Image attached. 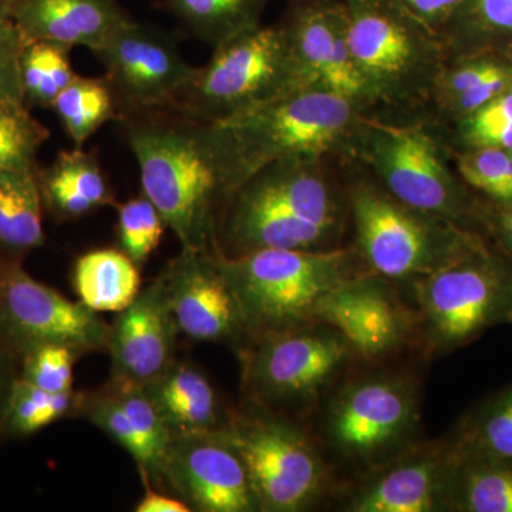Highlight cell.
I'll list each match as a JSON object with an SVG mask.
<instances>
[{
	"mask_svg": "<svg viewBox=\"0 0 512 512\" xmlns=\"http://www.w3.org/2000/svg\"><path fill=\"white\" fill-rule=\"evenodd\" d=\"M328 158H285L241 185L228 198L222 255L343 247L349 225L348 187L330 174Z\"/></svg>",
	"mask_w": 512,
	"mask_h": 512,
	"instance_id": "obj_1",
	"label": "cell"
},
{
	"mask_svg": "<svg viewBox=\"0 0 512 512\" xmlns=\"http://www.w3.org/2000/svg\"><path fill=\"white\" fill-rule=\"evenodd\" d=\"M369 111L322 87H303L244 113L202 121L231 197L262 168L292 157L346 156L360 120Z\"/></svg>",
	"mask_w": 512,
	"mask_h": 512,
	"instance_id": "obj_2",
	"label": "cell"
},
{
	"mask_svg": "<svg viewBox=\"0 0 512 512\" xmlns=\"http://www.w3.org/2000/svg\"><path fill=\"white\" fill-rule=\"evenodd\" d=\"M126 136L144 195L153 202L183 249L221 254L220 171L202 121L178 110L127 117Z\"/></svg>",
	"mask_w": 512,
	"mask_h": 512,
	"instance_id": "obj_3",
	"label": "cell"
},
{
	"mask_svg": "<svg viewBox=\"0 0 512 512\" xmlns=\"http://www.w3.org/2000/svg\"><path fill=\"white\" fill-rule=\"evenodd\" d=\"M384 365L346 376L316 409V440L326 457L359 474L389 463L423 440L419 377Z\"/></svg>",
	"mask_w": 512,
	"mask_h": 512,
	"instance_id": "obj_4",
	"label": "cell"
},
{
	"mask_svg": "<svg viewBox=\"0 0 512 512\" xmlns=\"http://www.w3.org/2000/svg\"><path fill=\"white\" fill-rule=\"evenodd\" d=\"M346 157L365 165L397 200L484 237L485 201L461 180L446 144L424 124L390 123L367 113Z\"/></svg>",
	"mask_w": 512,
	"mask_h": 512,
	"instance_id": "obj_5",
	"label": "cell"
},
{
	"mask_svg": "<svg viewBox=\"0 0 512 512\" xmlns=\"http://www.w3.org/2000/svg\"><path fill=\"white\" fill-rule=\"evenodd\" d=\"M218 262L237 296L248 340L315 322L330 291L369 272L352 247L259 249L238 256L220 254Z\"/></svg>",
	"mask_w": 512,
	"mask_h": 512,
	"instance_id": "obj_6",
	"label": "cell"
},
{
	"mask_svg": "<svg viewBox=\"0 0 512 512\" xmlns=\"http://www.w3.org/2000/svg\"><path fill=\"white\" fill-rule=\"evenodd\" d=\"M406 286L424 359L451 355L495 326L512 325V258L487 238Z\"/></svg>",
	"mask_w": 512,
	"mask_h": 512,
	"instance_id": "obj_7",
	"label": "cell"
},
{
	"mask_svg": "<svg viewBox=\"0 0 512 512\" xmlns=\"http://www.w3.org/2000/svg\"><path fill=\"white\" fill-rule=\"evenodd\" d=\"M355 249L372 274L399 285L433 274L476 247L483 235L394 198L375 178L348 185Z\"/></svg>",
	"mask_w": 512,
	"mask_h": 512,
	"instance_id": "obj_8",
	"label": "cell"
},
{
	"mask_svg": "<svg viewBox=\"0 0 512 512\" xmlns=\"http://www.w3.org/2000/svg\"><path fill=\"white\" fill-rule=\"evenodd\" d=\"M350 49L376 106L426 107L447 62L440 33L400 0H342Z\"/></svg>",
	"mask_w": 512,
	"mask_h": 512,
	"instance_id": "obj_9",
	"label": "cell"
},
{
	"mask_svg": "<svg viewBox=\"0 0 512 512\" xmlns=\"http://www.w3.org/2000/svg\"><path fill=\"white\" fill-rule=\"evenodd\" d=\"M241 348L252 402L282 414L318 409L359 362L348 340L319 320L249 339Z\"/></svg>",
	"mask_w": 512,
	"mask_h": 512,
	"instance_id": "obj_10",
	"label": "cell"
},
{
	"mask_svg": "<svg viewBox=\"0 0 512 512\" xmlns=\"http://www.w3.org/2000/svg\"><path fill=\"white\" fill-rule=\"evenodd\" d=\"M222 431L244 461L259 511H308L330 494L329 458L316 437L285 414L255 404L229 416Z\"/></svg>",
	"mask_w": 512,
	"mask_h": 512,
	"instance_id": "obj_11",
	"label": "cell"
},
{
	"mask_svg": "<svg viewBox=\"0 0 512 512\" xmlns=\"http://www.w3.org/2000/svg\"><path fill=\"white\" fill-rule=\"evenodd\" d=\"M303 87L311 86L285 29L259 25L214 47L210 62L195 67L177 110L201 121L228 119Z\"/></svg>",
	"mask_w": 512,
	"mask_h": 512,
	"instance_id": "obj_12",
	"label": "cell"
},
{
	"mask_svg": "<svg viewBox=\"0 0 512 512\" xmlns=\"http://www.w3.org/2000/svg\"><path fill=\"white\" fill-rule=\"evenodd\" d=\"M106 69L121 117L177 110L195 67L170 36L133 19L93 52Z\"/></svg>",
	"mask_w": 512,
	"mask_h": 512,
	"instance_id": "obj_13",
	"label": "cell"
},
{
	"mask_svg": "<svg viewBox=\"0 0 512 512\" xmlns=\"http://www.w3.org/2000/svg\"><path fill=\"white\" fill-rule=\"evenodd\" d=\"M316 320L338 330L365 365H382L403 350L419 348L412 302L399 284L363 272L342 282L320 302Z\"/></svg>",
	"mask_w": 512,
	"mask_h": 512,
	"instance_id": "obj_14",
	"label": "cell"
},
{
	"mask_svg": "<svg viewBox=\"0 0 512 512\" xmlns=\"http://www.w3.org/2000/svg\"><path fill=\"white\" fill-rule=\"evenodd\" d=\"M110 326L82 302L64 298L18 265H9L0 295V339L22 356L42 345H62L80 356L107 349Z\"/></svg>",
	"mask_w": 512,
	"mask_h": 512,
	"instance_id": "obj_15",
	"label": "cell"
},
{
	"mask_svg": "<svg viewBox=\"0 0 512 512\" xmlns=\"http://www.w3.org/2000/svg\"><path fill=\"white\" fill-rule=\"evenodd\" d=\"M160 480L192 511H259L244 461L222 430L173 437Z\"/></svg>",
	"mask_w": 512,
	"mask_h": 512,
	"instance_id": "obj_16",
	"label": "cell"
},
{
	"mask_svg": "<svg viewBox=\"0 0 512 512\" xmlns=\"http://www.w3.org/2000/svg\"><path fill=\"white\" fill-rule=\"evenodd\" d=\"M282 28L309 86L355 101L369 113L376 109L350 49L342 0H298Z\"/></svg>",
	"mask_w": 512,
	"mask_h": 512,
	"instance_id": "obj_17",
	"label": "cell"
},
{
	"mask_svg": "<svg viewBox=\"0 0 512 512\" xmlns=\"http://www.w3.org/2000/svg\"><path fill=\"white\" fill-rule=\"evenodd\" d=\"M453 454L447 439L421 440L402 456L359 474L343 493L348 512H446Z\"/></svg>",
	"mask_w": 512,
	"mask_h": 512,
	"instance_id": "obj_18",
	"label": "cell"
},
{
	"mask_svg": "<svg viewBox=\"0 0 512 512\" xmlns=\"http://www.w3.org/2000/svg\"><path fill=\"white\" fill-rule=\"evenodd\" d=\"M218 255L183 249L160 278L180 332L200 342L234 343L241 348L248 333Z\"/></svg>",
	"mask_w": 512,
	"mask_h": 512,
	"instance_id": "obj_19",
	"label": "cell"
},
{
	"mask_svg": "<svg viewBox=\"0 0 512 512\" xmlns=\"http://www.w3.org/2000/svg\"><path fill=\"white\" fill-rule=\"evenodd\" d=\"M178 332L163 279L157 278L110 326L113 380L146 386L163 375L175 362Z\"/></svg>",
	"mask_w": 512,
	"mask_h": 512,
	"instance_id": "obj_20",
	"label": "cell"
},
{
	"mask_svg": "<svg viewBox=\"0 0 512 512\" xmlns=\"http://www.w3.org/2000/svg\"><path fill=\"white\" fill-rule=\"evenodd\" d=\"M10 20L25 42L96 52L131 18L117 0H16Z\"/></svg>",
	"mask_w": 512,
	"mask_h": 512,
	"instance_id": "obj_21",
	"label": "cell"
},
{
	"mask_svg": "<svg viewBox=\"0 0 512 512\" xmlns=\"http://www.w3.org/2000/svg\"><path fill=\"white\" fill-rule=\"evenodd\" d=\"M512 86V53L476 50L448 56L426 107L437 127L446 128Z\"/></svg>",
	"mask_w": 512,
	"mask_h": 512,
	"instance_id": "obj_22",
	"label": "cell"
},
{
	"mask_svg": "<svg viewBox=\"0 0 512 512\" xmlns=\"http://www.w3.org/2000/svg\"><path fill=\"white\" fill-rule=\"evenodd\" d=\"M143 387L173 437L222 430L227 424L214 386L195 366L174 362Z\"/></svg>",
	"mask_w": 512,
	"mask_h": 512,
	"instance_id": "obj_23",
	"label": "cell"
},
{
	"mask_svg": "<svg viewBox=\"0 0 512 512\" xmlns=\"http://www.w3.org/2000/svg\"><path fill=\"white\" fill-rule=\"evenodd\" d=\"M39 183L43 201L59 220H76L114 202L96 156L80 147L62 151L55 163L40 171Z\"/></svg>",
	"mask_w": 512,
	"mask_h": 512,
	"instance_id": "obj_24",
	"label": "cell"
},
{
	"mask_svg": "<svg viewBox=\"0 0 512 512\" xmlns=\"http://www.w3.org/2000/svg\"><path fill=\"white\" fill-rule=\"evenodd\" d=\"M72 281L79 301L97 313L124 311L141 291L140 266L121 249H94L79 256Z\"/></svg>",
	"mask_w": 512,
	"mask_h": 512,
	"instance_id": "obj_25",
	"label": "cell"
},
{
	"mask_svg": "<svg viewBox=\"0 0 512 512\" xmlns=\"http://www.w3.org/2000/svg\"><path fill=\"white\" fill-rule=\"evenodd\" d=\"M451 454L446 512H512L511 460Z\"/></svg>",
	"mask_w": 512,
	"mask_h": 512,
	"instance_id": "obj_26",
	"label": "cell"
},
{
	"mask_svg": "<svg viewBox=\"0 0 512 512\" xmlns=\"http://www.w3.org/2000/svg\"><path fill=\"white\" fill-rule=\"evenodd\" d=\"M36 165L0 173V249L23 254L45 244Z\"/></svg>",
	"mask_w": 512,
	"mask_h": 512,
	"instance_id": "obj_27",
	"label": "cell"
},
{
	"mask_svg": "<svg viewBox=\"0 0 512 512\" xmlns=\"http://www.w3.org/2000/svg\"><path fill=\"white\" fill-rule=\"evenodd\" d=\"M447 441L456 454L512 461V382L471 407Z\"/></svg>",
	"mask_w": 512,
	"mask_h": 512,
	"instance_id": "obj_28",
	"label": "cell"
},
{
	"mask_svg": "<svg viewBox=\"0 0 512 512\" xmlns=\"http://www.w3.org/2000/svg\"><path fill=\"white\" fill-rule=\"evenodd\" d=\"M440 36L448 56L476 50L512 53V0H463Z\"/></svg>",
	"mask_w": 512,
	"mask_h": 512,
	"instance_id": "obj_29",
	"label": "cell"
},
{
	"mask_svg": "<svg viewBox=\"0 0 512 512\" xmlns=\"http://www.w3.org/2000/svg\"><path fill=\"white\" fill-rule=\"evenodd\" d=\"M269 0H161L158 8L212 47L262 25Z\"/></svg>",
	"mask_w": 512,
	"mask_h": 512,
	"instance_id": "obj_30",
	"label": "cell"
},
{
	"mask_svg": "<svg viewBox=\"0 0 512 512\" xmlns=\"http://www.w3.org/2000/svg\"><path fill=\"white\" fill-rule=\"evenodd\" d=\"M52 109L76 147H82L106 121L117 116L116 99L106 79L77 74L57 96Z\"/></svg>",
	"mask_w": 512,
	"mask_h": 512,
	"instance_id": "obj_31",
	"label": "cell"
},
{
	"mask_svg": "<svg viewBox=\"0 0 512 512\" xmlns=\"http://www.w3.org/2000/svg\"><path fill=\"white\" fill-rule=\"evenodd\" d=\"M69 49L47 42H25L20 55V82L26 106L52 107L72 82Z\"/></svg>",
	"mask_w": 512,
	"mask_h": 512,
	"instance_id": "obj_32",
	"label": "cell"
},
{
	"mask_svg": "<svg viewBox=\"0 0 512 512\" xmlns=\"http://www.w3.org/2000/svg\"><path fill=\"white\" fill-rule=\"evenodd\" d=\"M86 394L46 392L16 377L6 410L5 427L20 436H29L55 421L82 409Z\"/></svg>",
	"mask_w": 512,
	"mask_h": 512,
	"instance_id": "obj_33",
	"label": "cell"
},
{
	"mask_svg": "<svg viewBox=\"0 0 512 512\" xmlns=\"http://www.w3.org/2000/svg\"><path fill=\"white\" fill-rule=\"evenodd\" d=\"M444 131L446 136L440 138L450 151L471 148L512 150V86Z\"/></svg>",
	"mask_w": 512,
	"mask_h": 512,
	"instance_id": "obj_34",
	"label": "cell"
},
{
	"mask_svg": "<svg viewBox=\"0 0 512 512\" xmlns=\"http://www.w3.org/2000/svg\"><path fill=\"white\" fill-rule=\"evenodd\" d=\"M450 156L461 180L478 197L491 205L512 204V150L471 148L450 151Z\"/></svg>",
	"mask_w": 512,
	"mask_h": 512,
	"instance_id": "obj_35",
	"label": "cell"
},
{
	"mask_svg": "<svg viewBox=\"0 0 512 512\" xmlns=\"http://www.w3.org/2000/svg\"><path fill=\"white\" fill-rule=\"evenodd\" d=\"M49 131L25 104L0 101V173L35 164Z\"/></svg>",
	"mask_w": 512,
	"mask_h": 512,
	"instance_id": "obj_36",
	"label": "cell"
},
{
	"mask_svg": "<svg viewBox=\"0 0 512 512\" xmlns=\"http://www.w3.org/2000/svg\"><path fill=\"white\" fill-rule=\"evenodd\" d=\"M167 227L160 212L146 195L124 202L119 207L121 251L138 266H143L156 251Z\"/></svg>",
	"mask_w": 512,
	"mask_h": 512,
	"instance_id": "obj_37",
	"label": "cell"
},
{
	"mask_svg": "<svg viewBox=\"0 0 512 512\" xmlns=\"http://www.w3.org/2000/svg\"><path fill=\"white\" fill-rule=\"evenodd\" d=\"M80 412L92 421L94 426L99 427L107 436L120 444L134 458L140 471L150 473V457H148L147 448L136 427L114 399L109 387L93 396L84 397Z\"/></svg>",
	"mask_w": 512,
	"mask_h": 512,
	"instance_id": "obj_38",
	"label": "cell"
},
{
	"mask_svg": "<svg viewBox=\"0 0 512 512\" xmlns=\"http://www.w3.org/2000/svg\"><path fill=\"white\" fill-rule=\"evenodd\" d=\"M79 356L76 350L67 346H36L20 356V379L35 384L46 392H69L73 390V367Z\"/></svg>",
	"mask_w": 512,
	"mask_h": 512,
	"instance_id": "obj_39",
	"label": "cell"
},
{
	"mask_svg": "<svg viewBox=\"0 0 512 512\" xmlns=\"http://www.w3.org/2000/svg\"><path fill=\"white\" fill-rule=\"evenodd\" d=\"M23 45L25 39L12 20L0 23V101L3 103L25 104L20 82Z\"/></svg>",
	"mask_w": 512,
	"mask_h": 512,
	"instance_id": "obj_40",
	"label": "cell"
},
{
	"mask_svg": "<svg viewBox=\"0 0 512 512\" xmlns=\"http://www.w3.org/2000/svg\"><path fill=\"white\" fill-rule=\"evenodd\" d=\"M484 237L512 258V204L491 205L485 202Z\"/></svg>",
	"mask_w": 512,
	"mask_h": 512,
	"instance_id": "obj_41",
	"label": "cell"
},
{
	"mask_svg": "<svg viewBox=\"0 0 512 512\" xmlns=\"http://www.w3.org/2000/svg\"><path fill=\"white\" fill-rule=\"evenodd\" d=\"M413 15L440 33L463 0H400Z\"/></svg>",
	"mask_w": 512,
	"mask_h": 512,
	"instance_id": "obj_42",
	"label": "cell"
},
{
	"mask_svg": "<svg viewBox=\"0 0 512 512\" xmlns=\"http://www.w3.org/2000/svg\"><path fill=\"white\" fill-rule=\"evenodd\" d=\"M144 483V495L140 503L136 505L137 512H191V507L183 500L167 497L160 493H156L150 487V477L144 471H141Z\"/></svg>",
	"mask_w": 512,
	"mask_h": 512,
	"instance_id": "obj_43",
	"label": "cell"
},
{
	"mask_svg": "<svg viewBox=\"0 0 512 512\" xmlns=\"http://www.w3.org/2000/svg\"><path fill=\"white\" fill-rule=\"evenodd\" d=\"M13 352L0 339V429L5 427L6 410L16 377L12 372Z\"/></svg>",
	"mask_w": 512,
	"mask_h": 512,
	"instance_id": "obj_44",
	"label": "cell"
},
{
	"mask_svg": "<svg viewBox=\"0 0 512 512\" xmlns=\"http://www.w3.org/2000/svg\"><path fill=\"white\" fill-rule=\"evenodd\" d=\"M15 2L16 0H0V23L10 19V12Z\"/></svg>",
	"mask_w": 512,
	"mask_h": 512,
	"instance_id": "obj_45",
	"label": "cell"
},
{
	"mask_svg": "<svg viewBox=\"0 0 512 512\" xmlns=\"http://www.w3.org/2000/svg\"><path fill=\"white\" fill-rule=\"evenodd\" d=\"M5 268L6 266L0 265V295H2L3 276H5Z\"/></svg>",
	"mask_w": 512,
	"mask_h": 512,
	"instance_id": "obj_46",
	"label": "cell"
}]
</instances>
